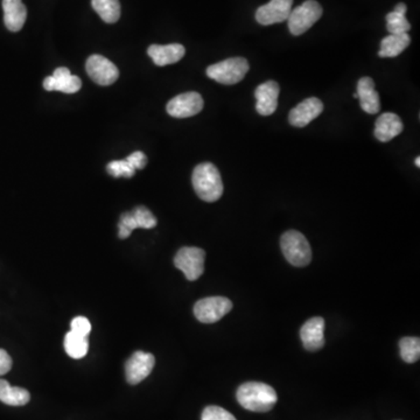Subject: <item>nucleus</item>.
I'll return each mask as SVG.
<instances>
[{
    "instance_id": "obj_27",
    "label": "nucleus",
    "mask_w": 420,
    "mask_h": 420,
    "mask_svg": "<svg viewBox=\"0 0 420 420\" xmlns=\"http://www.w3.org/2000/svg\"><path fill=\"white\" fill-rule=\"evenodd\" d=\"M107 171L114 178H132L136 173L135 167L126 159L109 162Z\"/></svg>"
},
{
    "instance_id": "obj_16",
    "label": "nucleus",
    "mask_w": 420,
    "mask_h": 420,
    "mask_svg": "<svg viewBox=\"0 0 420 420\" xmlns=\"http://www.w3.org/2000/svg\"><path fill=\"white\" fill-rule=\"evenodd\" d=\"M324 320L320 317H310L300 329V338L303 347L310 351H317L324 346Z\"/></svg>"
},
{
    "instance_id": "obj_33",
    "label": "nucleus",
    "mask_w": 420,
    "mask_h": 420,
    "mask_svg": "<svg viewBox=\"0 0 420 420\" xmlns=\"http://www.w3.org/2000/svg\"><path fill=\"white\" fill-rule=\"evenodd\" d=\"M414 164H416V165H417V167H420V158H419V157H417V158H416V160H414Z\"/></svg>"
},
{
    "instance_id": "obj_4",
    "label": "nucleus",
    "mask_w": 420,
    "mask_h": 420,
    "mask_svg": "<svg viewBox=\"0 0 420 420\" xmlns=\"http://www.w3.org/2000/svg\"><path fill=\"white\" fill-rule=\"evenodd\" d=\"M249 70L250 67L248 60L244 58H230L208 67L207 75L221 84L232 86L241 82L248 74Z\"/></svg>"
},
{
    "instance_id": "obj_28",
    "label": "nucleus",
    "mask_w": 420,
    "mask_h": 420,
    "mask_svg": "<svg viewBox=\"0 0 420 420\" xmlns=\"http://www.w3.org/2000/svg\"><path fill=\"white\" fill-rule=\"evenodd\" d=\"M201 420H237L229 412L222 407L210 405L206 407L202 412Z\"/></svg>"
},
{
    "instance_id": "obj_29",
    "label": "nucleus",
    "mask_w": 420,
    "mask_h": 420,
    "mask_svg": "<svg viewBox=\"0 0 420 420\" xmlns=\"http://www.w3.org/2000/svg\"><path fill=\"white\" fill-rule=\"evenodd\" d=\"M70 327H72V332H74L76 334L83 335V336H88L90 332H91V324L84 317H74L72 324H70Z\"/></svg>"
},
{
    "instance_id": "obj_12",
    "label": "nucleus",
    "mask_w": 420,
    "mask_h": 420,
    "mask_svg": "<svg viewBox=\"0 0 420 420\" xmlns=\"http://www.w3.org/2000/svg\"><path fill=\"white\" fill-rule=\"evenodd\" d=\"M293 0H271L259 7L256 12V20L263 26L280 24L289 19L292 11Z\"/></svg>"
},
{
    "instance_id": "obj_10",
    "label": "nucleus",
    "mask_w": 420,
    "mask_h": 420,
    "mask_svg": "<svg viewBox=\"0 0 420 420\" xmlns=\"http://www.w3.org/2000/svg\"><path fill=\"white\" fill-rule=\"evenodd\" d=\"M86 72L100 86H111L119 77V70L110 60L102 55H91L86 60Z\"/></svg>"
},
{
    "instance_id": "obj_25",
    "label": "nucleus",
    "mask_w": 420,
    "mask_h": 420,
    "mask_svg": "<svg viewBox=\"0 0 420 420\" xmlns=\"http://www.w3.org/2000/svg\"><path fill=\"white\" fill-rule=\"evenodd\" d=\"M400 356L407 363H414L420 357V339L403 338L400 341Z\"/></svg>"
},
{
    "instance_id": "obj_31",
    "label": "nucleus",
    "mask_w": 420,
    "mask_h": 420,
    "mask_svg": "<svg viewBox=\"0 0 420 420\" xmlns=\"http://www.w3.org/2000/svg\"><path fill=\"white\" fill-rule=\"evenodd\" d=\"M12 369V358L6 350L0 349V376L5 375Z\"/></svg>"
},
{
    "instance_id": "obj_32",
    "label": "nucleus",
    "mask_w": 420,
    "mask_h": 420,
    "mask_svg": "<svg viewBox=\"0 0 420 420\" xmlns=\"http://www.w3.org/2000/svg\"><path fill=\"white\" fill-rule=\"evenodd\" d=\"M393 11H396L398 13L407 14V6L404 3L397 4L396 7H395V10Z\"/></svg>"
},
{
    "instance_id": "obj_19",
    "label": "nucleus",
    "mask_w": 420,
    "mask_h": 420,
    "mask_svg": "<svg viewBox=\"0 0 420 420\" xmlns=\"http://www.w3.org/2000/svg\"><path fill=\"white\" fill-rule=\"evenodd\" d=\"M357 98L365 112L370 114H379L381 110L379 95L375 89V82L372 77H362L357 83Z\"/></svg>"
},
{
    "instance_id": "obj_6",
    "label": "nucleus",
    "mask_w": 420,
    "mask_h": 420,
    "mask_svg": "<svg viewBox=\"0 0 420 420\" xmlns=\"http://www.w3.org/2000/svg\"><path fill=\"white\" fill-rule=\"evenodd\" d=\"M204 259L206 252L202 249L185 247L180 249L174 257V265L183 271L187 280L194 282L204 275Z\"/></svg>"
},
{
    "instance_id": "obj_30",
    "label": "nucleus",
    "mask_w": 420,
    "mask_h": 420,
    "mask_svg": "<svg viewBox=\"0 0 420 420\" xmlns=\"http://www.w3.org/2000/svg\"><path fill=\"white\" fill-rule=\"evenodd\" d=\"M126 160L135 167V169H143L147 164V158L144 152L141 151L133 152L132 155H129Z\"/></svg>"
},
{
    "instance_id": "obj_2",
    "label": "nucleus",
    "mask_w": 420,
    "mask_h": 420,
    "mask_svg": "<svg viewBox=\"0 0 420 420\" xmlns=\"http://www.w3.org/2000/svg\"><path fill=\"white\" fill-rule=\"evenodd\" d=\"M194 190L201 200L215 202L223 194V183L216 166L210 162L197 165L192 176Z\"/></svg>"
},
{
    "instance_id": "obj_15",
    "label": "nucleus",
    "mask_w": 420,
    "mask_h": 420,
    "mask_svg": "<svg viewBox=\"0 0 420 420\" xmlns=\"http://www.w3.org/2000/svg\"><path fill=\"white\" fill-rule=\"evenodd\" d=\"M280 84L276 81H268L257 86L255 91L256 110L262 116L273 114L278 107V96H280Z\"/></svg>"
},
{
    "instance_id": "obj_26",
    "label": "nucleus",
    "mask_w": 420,
    "mask_h": 420,
    "mask_svg": "<svg viewBox=\"0 0 420 420\" xmlns=\"http://www.w3.org/2000/svg\"><path fill=\"white\" fill-rule=\"evenodd\" d=\"M386 28L390 34H404L411 29V25L405 18V14L393 11L386 15Z\"/></svg>"
},
{
    "instance_id": "obj_20",
    "label": "nucleus",
    "mask_w": 420,
    "mask_h": 420,
    "mask_svg": "<svg viewBox=\"0 0 420 420\" xmlns=\"http://www.w3.org/2000/svg\"><path fill=\"white\" fill-rule=\"evenodd\" d=\"M4 22L11 32H19L24 27L27 8L21 0H3Z\"/></svg>"
},
{
    "instance_id": "obj_8",
    "label": "nucleus",
    "mask_w": 420,
    "mask_h": 420,
    "mask_svg": "<svg viewBox=\"0 0 420 420\" xmlns=\"http://www.w3.org/2000/svg\"><path fill=\"white\" fill-rule=\"evenodd\" d=\"M157 225V218L152 214L151 210L144 206H138L130 213L122 214L121 220L118 223V236L122 239L130 237L132 231L136 229H152Z\"/></svg>"
},
{
    "instance_id": "obj_18",
    "label": "nucleus",
    "mask_w": 420,
    "mask_h": 420,
    "mask_svg": "<svg viewBox=\"0 0 420 420\" xmlns=\"http://www.w3.org/2000/svg\"><path fill=\"white\" fill-rule=\"evenodd\" d=\"M404 124L400 116L393 112L381 114L375 124V137L382 143L393 140L403 131Z\"/></svg>"
},
{
    "instance_id": "obj_11",
    "label": "nucleus",
    "mask_w": 420,
    "mask_h": 420,
    "mask_svg": "<svg viewBox=\"0 0 420 420\" xmlns=\"http://www.w3.org/2000/svg\"><path fill=\"white\" fill-rule=\"evenodd\" d=\"M155 358L150 353L136 351L125 365V376L131 386L143 382L155 368Z\"/></svg>"
},
{
    "instance_id": "obj_1",
    "label": "nucleus",
    "mask_w": 420,
    "mask_h": 420,
    "mask_svg": "<svg viewBox=\"0 0 420 420\" xmlns=\"http://www.w3.org/2000/svg\"><path fill=\"white\" fill-rule=\"evenodd\" d=\"M238 403L252 412H268L276 405L278 396L276 390L269 384L261 382H248L238 388Z\"/></svg>"
},
{
    "instance_id": "obj_3",
    "label": "nucleus",
    "mask_w": 420,
    "mask_h": 420,
    "mask_svg": "<svg viewBox=\"0 0 420 420\" xmlns=\"http://www.w3.org/2000/svg\"><path fill=\"white\" fill-rule=\"evenodd\" d=\"M280 247L289 264L303 268L312 261V250L307 238L296 230L286 231L280 238Z\"/></svg>"
},
{
    "instance_id": "obj_22",
    "label": "nucleus",
    "mask_w": 420,
    "mask_h": 420,
    "mask_svg": "<svg viewBox=\"0 0 420 420\" xmlns=\"http://www.w3.org/2000/svg\"><path fill=\"white\" fill-rule=\"evenodd\" d=\"M411 38L407 33L404 34H390L381 42V58H396L410 46Z\"/></svg>"
},
{
    "instance_id": "obj_7",
    "label": "nucleus",
    "mask_w": 420,
    "mask_h": 420,
    "mask_svg": "<svg viewBox=\"0 0 420 420\" xmlns=\"http://www.w3.org/2000/svg\"><path fill=\"white\" fill-rule=\"evenodd\" d=\"M232 310V303L224 296H209L194 306V314L202 324H215Z\"/></svg>"
},
{
    "instance_id": "obj_24",
    "label": "nucleus",
    "mask_w": 420,
    "mask_h": 420,
    "mask_svg": "<svg viewBox=\"0 0 420 420\" xmlns=\"http://www.w3.org/2000/svg\"><path fill=\"white\" fill-rule=\"evenodd\" d=\"M65 349L70 357L76 358V360L84 357L89 350L88 336L76 334L74 332L70 331V333H67L66 338H65Z\"/></svg>"
},
{
    "instance_id": "obj_17",
    "label": "nucleus",
    "mask_w": 420,
    "mask_h": 420,
    "mask_svg": "<svg viewBox=\"0 0 420 420\" xmlns=\"http://www.w3.org/2000/svg\"><path fill=\"white\" fill-rule=\"evenodd\" d=\"M147 54L157 66L164 67L179 63L186 54V49L180 44L152 45L148 47Z\"/></svg>"
},
{
    "instance_id": "obj_9",
    "label": "nucleus",
    "mask_w": 420,
    "mask_h": 420,
    "mask_svg": "<svg viewBox=\"0 0 420 420\" xmlns=\"http://www.w3.org/2000/svg\"><path fill=\"white\" fill-rule=\"evenodd\" d=\"M204 98L195 91L181 93L169 100L167 112L174 118L193 117L204 109Z\"/></svg>"
},
{
    "instance_id": "obj_23",
    "label": "nucleus",
    "mask_w": 420,
    "mask_h": 420,
    "mask_svg": "<svg viewBox=\"0 0 420 420\" xmlns=\"http://www.w3.org/2000/svg\"><path fill=\"white\" fill-rule=\"evenodd\" d=\"M91 5L107 24H114L121 18L119 0H91Z\"/></svg>"
},
{
    "instance_id": "obj_5",
    "label": "nucleus",
    "mask_w": 420,
    "mask_h": 420,
    "mask_svg": "<svg viewBox=\"0 0 420 420\" xmlns=\"http://www.w3.org/2000/svg\"><path fill=\"white\" fill-rule=\"evenodd\" d=\"M322 7L315 0H307L301 4L300 6L291 11L287 19L291 34L296 37L303 34L322 17Z\"/></svg>"
},
{
    "instance_id": "obj_21",
    "label": "nucleus",
    "mask_w": 420,
    "mask_h": 420,
    "mask_svg": "<svg viewBox=\"0 0 420 420\" xmlns=\"http://www.w3.org/2000/svg\"><path fill=\"white\" fill-rule=\"evenodd\" d=\"M31 400L27 390L19 386H12L5 379H0V402L10 407H22Z\"/></svg>"
},
{
    "instance_id": "obj_13",
    "label": "nucleus",
    "mask_w": 420,
    "mask_h": 420,
    "mask_svg": "<svg viewBox=\"0 0 420 420\" xmlns=\"http://www.w3.org/2000/svg\"><path fill=\"white\" fill-rule=\"evenodd\" d=\"M324 111V104L317 97H310L298 104L289 114V124L294 128H305L319 117Z\"/></svg>"
},
{
    "instance_id": "obj_14",
    "label": "nucleus",
    "mask_w": 420,
    "mask_h": 420,
    "mask_svg": "<svg viewBox=\"0 0 420 420\" xmlns=\"http://www.w3.org/2000/svg\"><path fill=\"white\" fill-rule=\"evenodd\" d=\"M82 81L66 67H60L52 76L46 77L44 88L47 91H61L65 93H75L81 89Z\"/></svg>"
}]
</instances>
